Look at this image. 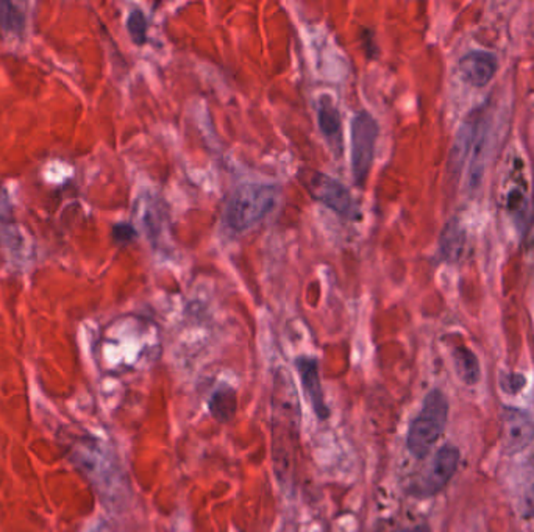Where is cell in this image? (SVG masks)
Masks as SVG:
<instances>
[{
  "instance_id": "6da1fadb",
  "label": "cell",
  "mask_w": 534,
  "mask_h": 532,
  "mask_svg": "<svg viewBox=\"0 0 534 532\" xmlns=\"http://www.w3.org/2000/svg\"><path fill=\"white\" fill-rule=\"evenodd\" d=\"M276 186L242 185L230 196L225 209V222L231 230L246 231L259 224L277 207Z\"/></svg>"
},
{
  "instance_id": "8992f818",
  "label": "cell",
  "mask_w": 534,
  "mask_h": 532,
  "mask_svg": "<svg viewBox=\"0 0 534 532\" xmlns=\"http://www.w3.org/2000/svg\"><path fill=\"white\" fill-rule=\"evenodd\" d=\"M298 375L304 384L305 393L308 397L309 403L313 406L319 421H326L330 415V410L326 408L324 391H322L321 378H319V364L315 358L302 356L296 361Z\"/></svg>"
},
{
  "instance_id": "4fadbf2b",
  "label": "cell",
  "mask_w": 534,
  "mask_h": 532,
  "mask_svg": "<svg viewBox=\"0 0 534 532\" xmlns=\"http://www.w3.org/2000/svg\"><path fill=\"white\" fill-rule=\"evenodd\" d=\"M453 356H455L456 370L461 376L462 382H466V384L478 382L480 375H481V370H480L477 356L466 347L456 348Z\"/></svg>"
},
{
  "instance_id": "30bf717a",
  "label": "cell",
  "mask_w": 534,
  "mask_h": 532,
  "mask_svg": "<svg viewBox=\"0 0 534 532\" xmlns=\"http://www.w3.org/2000/svg\"><path fill=\"white\" fill-rule=\"evenodd\" d=\"M481 125H483L481 119L472 118L471 122L464 123V127L460 130V135L456 138L455 146L450 155V169L451 170H460L462 168L469 153L473 150Z\"/></svg>"
},
{
  "instance_id": "e0dca14e",
  "label": "cell",
  "mask_w": 534,
  "mask_h": 532,
  "mask_svg": "<svg viewBox=\"0 0 534 532\" xmlns=\"http://www.w3.org/2000/svg\"><path fill=\"white\" fill-rule=\"evenodd\" d=\"M112 236L118 242H130L136 236V231L131 225L129 224H119L114 225L112 228Z\"/></svg>"
},
{
  "instance_id": "277c9868",
  "label": "cell",
  "mask_w": 534,
  "mask_h": 532,
  "mask_svg": "<svg viewBox=\"0 0 534 532\" xmlns=\"http://www.w3.org/2000/svg\"><path fill=\"white\" fill-rule=\"evenodd\" d=\"M378 123L371 112L360 111L352 119V174L358 188H363L371 172L375 144L378 138Z\"/></svg>"
},
{
  "instance_id": "52a82bcc",
  "label": "cell",
  "mask_w": 534,
  "mask_h": 532,
  "mask_svg": "<svg viewBox=\"0 0 534 532\" xmlns=\"http://www.w3.org/2000/svg\"><path fill=\"white\" fill-rule=\"evenodd\" d=\"M499 63L492 53L483 51H473L462 56L460 62V73L467 84L481 88L494 79Z\"/></svg>"
},
{
  "instance_id": "8fae6325",
  "label": "cell",
  "mask_w": 534,
  "mask_h": 532,
  "mask_svg": "<svg viewBox=\"0 0 534 532\" xmlns=\"http://www.w3.org/2000/svg\"><path fill=\"white\" fill-rule=\"evenodd\" d=\"M464 246H466V233L462 230L461 225L456 220H451L445 225L444 231L441 233V239H439L441 256L449 263H455L461 258Z\"/></svg>"
},
{
  "instance_id": "2e32d148",
  "label": "cell",
  "mask_w": 534,
  "mask_h": 532,
  "mask_svg": "<svg viewBox=\"0 0 534 532\" xmlns=\"http://www.w3.org/2000/svg\"><path fill=\"white\" fill-rule=\"evenodd\" d=\"M127 28L133 43L138 45L146 44L147 41V19L144 13L133 10L127 19Z\"/></svg>"
},
{
  "instance_id": "9c48e42d",
  "label": "cell",
  "mask_w": 534,
  "mask_h": 532,
  "mask_svg": "<svg viewBox=\"0 0 534 532\" xmlns=\"http://www.w3.org/2000/svg\"><path fill=\"white\" fill-rule=\"evenodd\" d=\"M317 121L322 135L325 136L332 150L337 157L343 153V125H341V114L337 111L336 105L333 103L332 97L322 96L317 102Z\"/></svg>"
},
{
  "instance_id": "7a4b0ae2",
  "label": "cell",
  "mask_w": 534,
  "mask_h": 532,
  "mask_svg": "<svg viewBox=\"0 0 534 532\" xmlns=\"http://www.w3.org/2000/svg\"><path fill=\"white\" fill-rule=\"evenodd\" d=\"M449 417V401L441 391H432L428 393L422 410L413 421L406 437V445L413 456L419 459L425 458L439 437L442 436Z\"/></svg>"
},
{
  "instance_id": "5bb4252c",
  "label": "cell",
  "mask_w": 534,
  "mask_h": 532,
  "mask_svg": "<svg viewBox=\"0 0 534 532\" xmlns=\"http://www.w3.org/2000/svg\"><path fill=\"white\" fill-rule=\"evenodd\" d=\"M0 28L6 34H23L25 28V15L16 4L0 2Z\"/></svg>"
},
{
  "instance_id": "ac0fdd59",
  "label": "cell",
  "mask_w": 534,
  "mask_h": 532,
  "mask_svg": "<svg viewBox=\"0 0 534 532\" xmlns=\"http://www.w3.org/2000/svg\"><path fill=\"white\" fill-rule=\"evenodd\" d=\"M403 532H430L427 527H413V529H408V531Z\"/></svg>"
},
{
  "instance_id": "5b68a950",
  "label": "cell",
  "mask_w": 534,
  "mask_h": 532,
  "mask_svg": "<svg viewBox=\"0 0 534 532\" xmlns=\"http://www.w3.org/2000/svg\"><path fill=\"white\" fill-rule=\"evenodd\" d=\"M460 464V451L455 447H444L434 456L433 462L428 467L427 473L413 488V495L432 497L441 492L455 475Z\"/></svg>"
},
{
  "instance_id": "3957f363",
  "label": "cell",
  "mask_w": 534,
  "mask_h": 532,
  "mask_svg": "<svg viewBox=\"0 0 534 532\" xmlns=\"http://www.w3.org/2000/svg\"><path fill=\"white\" fill-rule=\"evenodd\" d=\"M297 177L302 181V185L306 188V191L317 202L330 208L344 218L354 220V218H360V208L354 202V197L350 194L349 189L341 185L337 179L322 174V172L309 170V169H305V170L302 169Z\"/></svg>"
},
{
  "instance_id": "9a60e30c",
  "label": "cell",
  "mask_w": 534,
  "mask_h": 532,
  "mask_svg": "<svg viewBox=\"0 0 534 532\" xmlns=\"http://www.w3.org/2000/svg\"><path fill=\"white\" fill-rule=\"evenodd\" d=\"M506 209L516 224H525L529 216V198L520 188H512L506 197Z\"/></svg>"
},
{
  "instance_id": "ba28073f",
  "label": "cell",
  "mask_w": 534,
  "mask_h": 532,
  "mask_svg": "<svg viewBox=\"0 0 534 532\" xmlns=\"http://www.w3.org/2000/svg\"><path fill=\"white\" fill-rule=\"evenodd\" d=\"M506 447L511 453L522 451L534 439V421L527 412L508 408L505 412Z\"/></svg>"
},
{
  "instance_id": "7c38bea8",
  "label": "cell",
  "mask_w": 534,
  "mask_h": 532,
  "mask_svg": "<svg viewBox=\"0 0 534 532\" xmlns=\"http://www.w3.org/2000/svg\"><path fill=\"white\" fill-rule=\"evenodd\" d=\"M209 412L216 421L227 423L237 412V392L233 387L220 386L209 398Z\"/></svg>"
}]
</instances>
